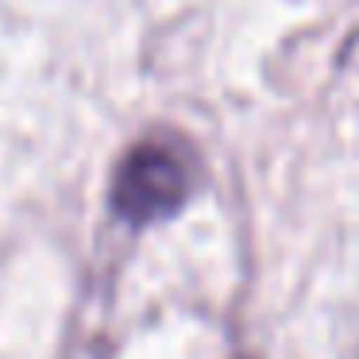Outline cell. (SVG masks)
I'll return each mask as SVG.
<instances>
[{"instance_id":"cell-1","label":"cell","mask_w":359,"mask_h":359,"mask_svg":"<svg viewBox=\"0 0 359 359\" xmlns=\"http://www.w3.org/2000/svg\"><path fill=\"white\" fill-rule=\"evenodd\" d=\"M186 163L158 143H140L120 163L112 182V205L132 224L163 220L186 201Z\"/></svg>"}]
</instances>
